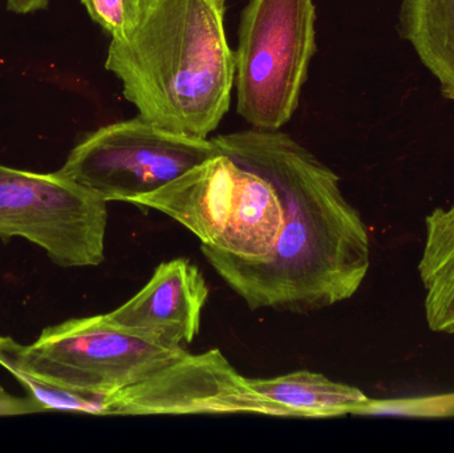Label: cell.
Segmentation results:
<instances>
[{"mask_svg": "<svg viewBox=\"0 0 454 453\" xmlns=\"http://www.w3.org/2000/svg\"><path fill=\"white\" fill-rule=\"evenodd\" d=\"M92 20L100 24L112 39L124 36L137 20L140 8L133 0H82Z\"/></svg>", "mask_w": 454, "mask_h": 453, "instance_id": "9a60e30c", "label": "cell"}, {"mask_svg": "<svg viewBox=\"0 0 454 453\" xmlns=\"http://www.w3.org/2000/svg\"><path fill=\"white\" fill-rule=\"evenodd\" d=\"M355 415H405V417H450L454 415V394L426 398L375 401L370 399Z\"/></svg>", "mask_w": 454, "mask_h": 453, "instance_id": "5bb4252c", "label": "cell"}, {"mask_svg": "<svg viewBox=\"0 0 454 453\" xmlns=\"http://www.w3.org/2000/svg\"><path fill=\"white\" fill-rule=\"evenodd\" d=\"M237 188L231 215L215 245L218 252L242 260L266 258L274 250L285 223L277 189L258 173L235 164Z\"/></svg>", "mask_w": 454, "mask_h": 453, "instance_id": "30bf717a", "label": "cell"}, {"mask_svg": "<svg viewBox=\"0 0 454 453\" xmlns=\"http://www.w3.org/2000/svg\"><path fill=\"white\" fill-rule=\"evenodd\" d=\"M207 298L209 287L199 266L176 258L160 263L140 292L106 316L136 337L186 350L200 334Z\"/></svg>", "mask_w": 454, "mask_h": 453, "instance_id": "ba28073f", "label": "cell"}, {"mask_svg": "<svg viewBox=\"0 0 454 453\" xmlns=\"http://www.w3.org/2000/svg\"><path fill=\"white\" fill-rule=\"evenodd\" d=\"M221 154L258 173L279 193L285 223L266 258L242 260L201 245L202 254L251 310L309 313L356 294L371 265V242L340 178L279 130L213 138Z\"/></svg>", "mask_w": 454, "mask_h": 453, "instance_id": "6da1fadb", "label": "cell"}, {"mask_svg": "<svg viewBox=\"0 0 454 453\" xmlns=\"http://www.w3.org/2000/svg\"><path fill=\"white\" fill-rule=\"evenodd\" d=\"M186 354L136 337L106 314L47 327L31 345L0 337V367L5 371L82 393L112 394L129 387Z\"/></svg>", "mask_w": 454, "mask_h": 453, "instance_id": "3957f363", "label": "cell"}, {"mask_svg": "<svg viewBox=\"0 0 454 453\" xmlns=\"http://www.w3.org/2000/svg\"><path fill=\"white\" fill-rule=\"evenodd\" d=\"M218 2L223 3V4H225L226 0H218Z\"/></svg>", "mask_w": 454, "mask_h": 453, "instance_id": "d6986e66", "label": "cell"}, {"mask_svg": "<svg viewBox=\"0 0 454 453\" xmlns=\"http://www.w3.org/2000/svg\"><path fill=\"white\" fill-rule=\"evenodd\" d=\"M218 154L213 138L175 132L138 116L90 133L58 172L106 202L135 204Z\"/></svg>", "mask_w": 454, "mask_h": 453, "instance_id": "5b68a950", "label": "cell"}, {"mask_svg": "<svg viewBox=\"0 0 454 453\" xmlns=\"http://www.w3.org/2000/svg\"><path fill=\"white\" fill-rule=\"evenodd\" d=\"M247 380L258 395L283 412V418L320 419L355 415L370 401L359 388L333 382L325 375L307 370Z\"/></svg>", "mask_w": 454, "mask_h": 453, "instance_id": "8fae6325", "label": "cell"}, {"mask_svg": "<svg viewBox=\"0 0 454 453\" xmlns=\"http://www.w3.org/2000/svg\"><path fill=\"white\" fill-rule=\"evenodd\" d=\"M133 2H135V3H136V4H137V5H138V8H140V7H141V5H143V4H144V3L148 2V0H133Z\"/></svg>", "mask_w": 454, "mask_h": 453, "instance_id": "ac0fdd59", "label": "cell"}, {"mask_svg": "<svg viewBox=\"0 0 454 453\" xmlns=\"http://www.w3.org/2000/svg\"><path fill=\"white\" fill-rule=\"evenodd\" d=\"M218 0H148L135 26L112 39L106 68L138 116L207 138L230 108L234 52Z\"/></svg>", "mask_w": 454, "mask_h": 453, "instance_id": "7a4b0ae2", "label": "cell"}, {"mask_svg": "<svg viewBox=\"0 0 454 453\" xmlns=\"http://www.w3.org/2000/svg\"><path fill=\"white\" fill-rule=\"evenodd\" d=\"M399 28L454 101V0H402Z\"/></svg>", "mask_w": 454, "mask_h": 453, "instance_id": "4fadbf2b", "label": "cell"}, {"mask_svg": "<svg viewBox=\"0 0 454 453\" xmlns=\"http://www.w3.org/2000/svg\"><path fill=\"white\" fill-rule=\"evenodd\" d=\"M426 290V319L429 329L454 334V205L437 207L426 218V241L419 262Z\"/></svg>", "mask_w": 454, "mask_h": 453, "instance_id": "7c38bea8", "label": "cell"}, {"mask_svg": "<svg viewBox=\"0 0 454 453\" xmlns=\"http://www.w3.org/2000/svg\"><path fill=\"white\" fill-rule=\"evenodd\" d=\"M255 414L282 417L220 350L186 354L143 382L108 394V415Z\"/></svg>", "mask_w": 454, "mask_h": 453, "instance_id": "52a82bcc", "label": "cell"}, {"mask_svg": "<svg viewBox=\"0 0 454 453\" xmlns=\"http://www.w3.org/2000/svg\"><path fill=\"white\" fill-rule=\"evenodd\" d=\"M106 204L59 172L0 165V238L27 239L60 268H93L104 262Z\"/></svg>", "mask_w": 454, "mask_h": 453, "instance_id": "8992f818", "label": "cell"}, {"mask_svg": "<svg viewBox=\"0 0 454 453\" xmlns=\"http://www.w3.org/2000/svg\"><path fill=\"white\" fill-rule=\"evenodd\" d=\"M40 412H44V410L31 396L19 398L7 393L0 386V418L23 417V415L40 414Z\"/></svg>", "mask_w": 454, "mask_h": 453, "instance_id": "2e32d148", "label": "cell"}, {"mask_svg": "<svg viewBox=\"0 0 454 453\" xmlns=\"http://www.w3.org/2000/svg\"><path fill=\"white\" fill-rule=\"evenodd\" d=\"M235 188V164L220 153L136 199L135 205L164 213L199 237L201 245H215L231 215Z\"/></svg>", "mask_w": 454, "mask_h": 453, "instance_id": "9c48e42d", "label": "cell"}, {"mask_svg": "<svg viewBox=\"0 0 454 453\" xmlns=\"http://www.w3.org/2000/svg\"><path fill=\"white\" fill-rule=\"evenodd\" d=\"M50 0H7L8 10L20 15L36 12V11L47 8Z\"/></svg>", "mask_w": 454, "mask_h": 453, "instance_id": "e0dca14e", "label": "cell"}, {"mask_svg": "<svg viewBox=\"0 0 454 453\" xmlns=\"http://www.w3.org/2000/svg\"><path fill=\"white\" fill-rule=\"evenodd\" d=\"M314 0H248L235 59L237 112L254 129L279 130L295 113L317 53Z\"/></svg>", "mask_w": 454, "mask_h": 453, "instance_id": "277c9868", "label": "cell"}]
</instances>
